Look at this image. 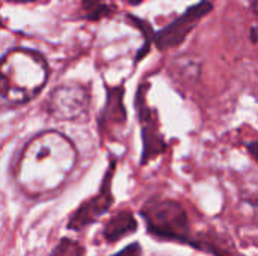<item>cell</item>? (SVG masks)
I'll return each instance as SVG.
<instances>
[{
	"instance_id": "obj_1",
	"label": "cell",
	"mask_w": 258,
	"mask_h": 256,
	"mask_svg": "<svg viewBox=\"0 0 258 256\" xmlns=\"http://www.w3.org/2000/svg\"><path fill=\"white\" fill-rule=\"evenodd\" d=\"M79 161L74 142L63 133L45 130L35 134L21 149L15 181L29 198L53 195L63 187Z\"/></svg>"
},
{
	"instance_id": "obj_2",
	"label": "cell",
	"mask_w": 258,
	"mask_h": 256,
	"mask_svg": "<svg viewBox=\"0 0 258 256\" xmlns=\"http://www.w3.org/2000/svg\"><path fill=\"white\" fill-rule=\"evenodd\" d=\"M147 234L165 243H178L212 256H242L234 243L215 229L195 231L186 207L171 198L153 196L139 210Z\"/></svg>"
},
{
	"instance_id": "obj_3",
	"label": "cell",
	"mask_w": 258,
	"mask_h": 256,
	"mask_svg": "<svg viewBox=\"0 0 258 256\" xmlns=\"http://www.w3.org/2000/svg\"><path fill=\"white\" fill-rule=\"evenodd\" d=\"M48 80L44 56L30 48H14L0 59V106L18 107L36 98Z\"/></svg>"
},
{
	"instance_id": "obj_4",
	"label": "cell",
	"mask_w": 258,
	"mask_h": 256,
	"mask_svg": "<svg viewBox=\"0 0 258 256\" xmlns=\"http://www.w3.org/2000/svg\"><path fill=\"white\" fill-rule=\"evenodd\" d=\"M148 89H150L148 83H141L135 95V110H136V118L141 128V140H142V151H141L142 166L150 164L157 157L163 155L169 148L168 140L165 139V134L162 131L159 112L147 101Z\"/></svg>"
},
{
	"instance_id": "obj_5",
	"label": "cell",
	"mask_w": 258,
	"mask_h": 256,
	"mask_svg": "<svg viewBox=\"0 0 258 256\" xmlns=\"http://www.w3.org/2000/svg\"><path fill=\"white\" fill-rule=\"evenodd\" d=\"M42 109L54 121L83 122L91 110V91L76 81L59 84L50 92Z\"/></svg>"
},
{
	"instance_id": "obj_6",
	"label": "cell",
	"mask_w": 258,
	"mask_h": 256,
	"mask_svg": "<svg viewBox=\"0 0 258 256\" xmlns=\"http://www.w3.org/2000/svg\"><path fill=\"white\" fill-rule=\"evenodd\" d=\"M118 160L116 157L110 155L109 164L106 167V172L101 178L100 187L95 192L94 196L85 199L68 217L67 229L74 232H82L86 228L97 223L104 214L109 213V210L113 207L115 198H113V178L116 174Z\"/></svg>"
},
{
	"instance_id": "obj_7",
	"label": "cell",
	"mask_w": 258,
	"mask_h": 256,
	"mask_svg": "<svg viewBox=\"0 0 258 256\" xmlns=\"http://www.w3.org/2000/svg\"><path fill=\"white\" fill-rule=\"evenodd\" d=\"M124 84H106V101L97 118V128L101 142H116L127 127V107L124 104Z\"/></svg>"
},
{
	"instance_id": "obj_8",
	"label": "cell",
	"mask_w": 258,
	"mask_h": 256,
	"mask_svg": "<svg viewBox=\"0 0 258 256\" xmlns=\"http://www.w3.org/2000/svg\"><path fill=\"white\" fill-rule=\"evenodd\" d=\"M213 9V3L210 0H201L190 8H187L180 17L165 26L162 30L154 32L153 42L160 51H166L175 48L184 42L189 33L197 27L203 17H206Z\"/></svg>"
},
{
	"instance_id": "obj_9",
	"label": "cell",
	"mask_w": 258,
	"mask_h": 256,
	"mask_svg": "<svg viewBox=\"0 0 258 256\" xmlns=\"http://www.w3.org/2000/svg\"><path fill=\"white\" fill-rule=\"evenodd\" d=\"M136 231H138V219L135 217V214L128 210H121L106 222L101 235L107 244H115L133 235Z\"/></svg>"
},
{
	"instance_id": "obj_10",
	"label": "cell",
	"mask_w": 258,
	"mask_h": 256,
	"mask_svg": "<svg viewBox=\"0 0 258 256\" xmlns=\"http://www.w3.org/2000/svg\"><path fill=\"white\" fill-rule=\"evenodd\" d=\"M48 256H86V250L80 241L70 237H62Z\"/></svg>"
},
{
	"instance_id": "obj_11",
	"label": "cell",
	"mask_w": 258,
	"mask_h": 256,
	"mask_svg": "<svg viewBox=\"0 0 258 256\" xmlns=\"http://www.w3.org/2000/svg\"><path fill=\"white\" fill-rule=\"evenodd\" d=\"M128 18H130V23H133V24L142 32V35L145 36V44H144V47H142L141 50H138V53H136V56H135V63H138V62H141V60L148 54L150 45H151V42H153V35H154V32H153L151 24L147 23V21H144L142 18H138V17H135V15H128Z\"/></svg>"
},
{
	"instance_id": "obj_12",
	"label": "cell",
	"mask_w": 258,
	"mask_h": 256,
	"mask_svg": "<svg viewBox=\"0 0 258 256\" xmlns=\"http://www.w3.org/2000/svg\"><path fill=\"white\" fill-rule=\"evenodd\" d=\"M83 5V9L86 11V18L88 20H98L110 12V8L103 3V0H80Z\"/></svg>"
},
{
	"instance_id": "obj_13",
	"label": "cell",
	"mask_w": 258,
	"mask_h": 256,
	"mask_svg": "<svg viewBox=\"0 0 258 256\" xmlns=\"http://www.w3.org/2000/svg\"><path fill=\"white\" fill-rule=\"evenodd\" d=\"M110 256H144V249L139 241H135Z\"/></svg>"
},
{
	"instance_id": "obj_14",
	"label": "cell",
	"mask_w": 258,
	"mask_h": 256,
	"mask_svg": "<svg viewBox=\"0 0 258 256\" xmlns=\"http://www.w3.org/2000/svg\"><path fill=\"white\" fill-rule=\"evenodd\" d=\"M257 140H252L251 143H246V149L249 151V154H251V157L254 160H257Z\"/></svg>"
},
{
	"instance_id": "obj_15",
	"label": "cell",
	"mask_w": 258,
	"mask_h": 256,
	"mask_svg": "<svg viewBox=\"0 0 258 256\" xmlns=\"http://www.w3.org/2000/svg\"><path fill=\"white\" fill-rule=\"evenodd\" d=\"M251 41H252V44H257V30H255V27L251 29Z\"/></svg>"
},
{
	"instance_id": "obj_16",
	"label": "cell",
	"mask_w": 258,
	"mask_h": 256,
	"mask_svg": "<svg viewBox=\"0 0 258 256\" xmlns=\"http://www.w3.org/2000/svg\"><path fill=\"white\" fill-rule=\"evenodd\" d=\"M6 2H12V3H32L36 0H6Z\"/></svg>"
},
{
	"instance_id": "obj_17",
	"label": "cell",
	"mask_w": 258,
	"mask_h": 256,
	"mask_svg": "<svg viewBox=\"0 0 258 256\" xmlns=\"http://www.w3.org/2000/svg\"><path fill=\"white\" fill-rule=\"evenodd\" d=\"M124 2H127V3H130V5H139V3H142L144 0H124Z\"/></svg>"
}]
</instances>
